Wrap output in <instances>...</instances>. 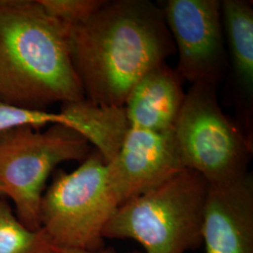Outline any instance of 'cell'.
<instances>
[{
  "label": "cell",
  "instance_id": "obj_1",
  "mask_svg": "<svg viewBox=\"0 0 253 253\" xmlns=\"http://www.w3.org/2000/svg\"><path fill=\"white\" fill-rule=\"evenodd\" d=\"M69 44L85 99L118 107L137 82L175 51L163 9L148 0L105 1L69 28Z\"/></svg>",
  "mask_w": 253,
  "mask_h": 253
},
{
  "label": "cell",
  "instance_id": "obj_2",
  "mask_svg": "<svg viewBox=\"0 0 253 253\" xmlns=\"http://www.w3.org/2000/svg\"><path fill=\"white\" fill-rule=\"evenodd\" d=\"M84 99L69 27L51 17L38 0H0V100L45 110Z\"/></svg>",
  "mask_w": 253,
  "mask_h": 253
},
{
  "label": "cell",
  "instance_id": "obj_3",
  "mask_svg": "<svg viewBox=\"0 0 253 253\" xmlns=\"http://www.w3.org/2000/svg\"><path fill=\"white\" fill-rule=\"evenodd\" d=\"M209 184L185 169L151 190L121 204L110 218L104 238L132 239L145 253H187L202 244Z\"/></svg>",
  "mask_w": 253,
  "mask_h": 253
},
{
  "label": "cell",
  "instance_id": "obj_4",
  "mask_svg": "<svg viewBox=\"0 0 253 253\" xmlns=\"http://www.w3.org/2000/svg\"><path fill=\"white\" fill-rule=\"evenodd\" d=\"M120 206L108 165L96 150L71 172H58L43 193L41 228L57 248L100 251L103 232Z\"/></svg>",
  "mask_w": 253,
  "mask_h": 253
},
{
  "label": "cell",
  "instance_id": "obj_5",
  "mask_svg": "<svg viewBox=\"0 0 253 253\" xmlns=\"http://www.w3.org/2000/svg\"><path fill=\"white\" fill-rule=\"evenodd\" d=\"M216 89L191 84L172 128L184 168L198 172L209 185L244 176L253 154V142L223 113Z\"/></svg>",
  "mask_w": 253,
  "mask_h": 253
},
{
  "label": "cell",
  "instance_id": "obj_6",
  "mask_svg": "<svg viewBox=\"0 0 253 253\" xmlns=\"http://www.w3.org/2000/svg\"><path fill=\"white\" fill-rule=\"evenodd\" d=\"M89 151L85 139L62 125L45 131L23 126L0 133L1 191L14 204L22 223L41 229V203L51 172L60 163L83 162Z\"/></svg>",
  "mask_w": 253,
  "mask_h": 253
},
{
  "label": "cell",
  "instance_id": "obj_7",
  "mask_svg": "<svg viewBox=\"0 0 253 253\" xmlns=\"http://www.w3.org/2000/svg\"><path fill=\"white\" fill-rule=\"evenodd\" d=\"M162 9L183 80L217 87L226 65L220 1L168 0Z\"/></svg>",
  "mask_w": 253,
  "mask_h": 253
},
{
  "label": "cell",
  "instance_id": "obj_8",
  "mask_svg": "<svg viewBox=\"0 0 253 253\" xmlns=\"http://www.w3.org/2000/svg\"><path fill=\"white\" fill-rule=\"evenodd\" d=\"M107 165L109 181L120 205L185 170L172 129L154 131L131 126Z\"/></svg>",
  "mask_w": 253,
  "mask_h": 253
},
{
  "label": "cell",
  "instance_id": "obj_9",
  "mask_svg": "<svg viewBox=\"0 0 253 253\" xmlns=\"http://www.w3.org/2000/svg\"><path fill=\"white\" fill-rule=\"evenodd\" d=\"M205 253H253V177L209 185L204 209Z\"/></svg>",
  "mask_w": 253,
  "mask_h": 253
},
{
  "label": "cell",
  "instance_id": "obj_10",
  "mask_svg": "<svg viewBox=\"0 0 253 253\" xmlns=\"http://www.w3.org/2000/svg\"><path fill=\"white\" fill-rule=\"evenodd\" d=\"M221 16L234 82L238 126L253 142V8L246 0H222Z\"/></svg>",
  "mask_w": 253,
  "mask_h": 253
},
{
  "label": "cell",
  "instance_id": "obj_11",
  "mask_svg": "<svg viewBox=\"0 0 253 253\" xmlns=\"http://www.w3.org/2000/svg\"><path fill=\"white\" fill-rule=\"evenodd\" d=\"M183 81L177 70L166 63L146 73L124 104L129 126L154 131L172 129L186 95Z\"/></svg>",
  "mask_w": 253,
  "mask_h": 253
},
{
  "label": "cell",
  "instance_id": "obj_12",
  "mask_svg": "<svg viewBox=\"0 0 253 253\" xmlns=\"http://www.w3.org/2000/svg\"><path fill=\"white\" fill-rule=\"evenodd\" d=\"M60 112L66 126L95 146L105 163L115 159L129 128L124 106H103L84 99L62 104Z\"/></svg>",
  "mask_w": 253,
  "mask_h": 253
},
{
  "label": "cell",
  "instance_id": "obj_13",
  "mask_svg": "<svg viewBox=\"0 0 253 253\" xmlns=\"http://www.w3.org/2000/svg\"><path fill=\"white\" fill-rule=\"evenodd\" d=\"M57 249L42 228H27L0 200V253H56Z\"/></svg>",
  "mask_w": 253,
  "mask_h": 253
},
{
  "label": "cell",
  "instance_id": "obj_14",
  "mask_svg": "<svg viewBox=\"0 0 253 253\" xmlns=\"http://www.w3.org/2000/svg\"><path fill=\"white\" fill-rule=\"evenodd\" d=\"M66 122L61 112L24 108L0 100V133L23 126L39 128L46 125L66 126Z\"/></svg>",
  "mask_w": 253,
  "mask_h": 253
},
{
  "label": "cell",
  "instance_id": "obj_15",
  "mask_svg": "<svg viewBox=\"0 0 253 253\" xmlns=\"http://www.w3.org/2000/svg\"><path fill=\"white\" fill-rule=\"evenodd\" d=\"M106 0H38L53 18L65 27H75L91 17Z\"/></svg>",
  "mask_w": 253,
  "mask_h": 253
},
{
  "label": "cell",
  "instance_id": "obj_16",
  "mask_svg": "<svg viewBox=\"0 0 253 253\" xmlns=\"http://www.w3.org/2000/svg\"><path fill=\"white\" fill-rule=\"evenodd\" d=\"M56 253H110L100 251H88V250H78V249H57Z\"/></svg>",
  "mask_w": 253,
  "mask_h": 253
},
{
  "label": "cell",
  "instance_id": "obj_17",
  "mask_svg": "<svg viewBox=\"0 0 253 253\" xmlns=\"http://www.w3.org/2000/svg\"><path fill=\"white\" fill-rule=\"evenodd\" d=\"M0 195H2V191H1V185H0Z\"/></svg>",
  "mask_w": 253,
  "mask_h": 253
}]
</instances>
